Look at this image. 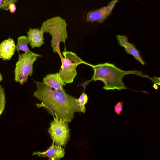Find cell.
Wrapping results in <instances>:
<instances>
[{
  "mask_svg": "<svg viewBox=\"0 0 160 160\" xmlns=\"http://www.w3.org/2000/svg\"><path fill=\"white\" fill-rule=\"evenodd\" d=\"M34 82L37 90L33 96L41 102L36 104L38 108L43 107L50 114H56L59 119L68 123L73 119L75 112L82 113L77 98L67 93L64 88L58 90L52 89L43 82Z\"/></svg>",
  "mask_w": 160,
  "mask_h": 160,
  "instance_id": "cell-1",
  "label": "cell"
},
{
  "mask_svg": "<svg viewBox=\"0 0 160 160\" xmlns=\"http://www.w3.org/2000/svg\"><path fill=\"white\" fill-rule=\"evenodd\" d=\"M93 69L94 74L92 79L82 84L84 88V91L88 84L91 81L100 80L104 84L103 88L106 90L116 89L121 91L126 89L122 78L125 75L132 74L142 77H146L140 71L130 70L125 71L116 67L114 64L106 62L91 66Z\"/></svg>",
  "mask_w": 160,
  "mask_h": 160,
  "instance_id": "cell-2",
  "label": "cell"
},
{
  "mask_svg": "<svg viewBox=\"0 0 160 160\" xmlns=\"http://www.w3.org/2000/svg\"><path fill=\"white\" fill-rule=\"evenodd\" d=\"M67 26L64 19L57 16L44 21L40 28L44 33H49L51 35V42L52 51L58 54L61 60L63 57L60 52V44L61 42H64L68 37Z\"/></svg>",
  "mask_w": 160,
  "mask_h": 160,
  "instance_id": "cell-3",
  "label": "cell"
},
{
  "mask_svg": "<svg viewBox=\"0 0 160 160\" xmlns=\"http://www.w3.org/2000/svg\"><path fill=\"white\" fill-rule=\"evenodd\" d=\"M62 55L64 57L61 60L62 65L58 73L66 84L73 82L77 74L76 68L78 65L81 64L90 66L92 65L82 60L74 52L65 51L62 52Z\"/></svg>",
  "mask_w": 160,
  "mask_h": 160,
  "instance_id": "cell-4",
  "label": "cell"
},
{
  "mask_svg": "<svg viewBox=\"0 0 160 160\" xmlns=\"http://www.w3.org/2000/svg\"><path fill=\"white\" fill-rule=\"evenodd\" d=\"M39 54L29 52L22 54L19 53L18 59L16 63L14 71V80L21 85L26 82L28 77L31 76L33 72V65Z\"/></svg>",
  "mask_w": 160,
  "mask_h": 160,
  "instance_id": "cell-5",
  "label": "cell"
},
{
  "mask_svg": "<svg viewBox=\"0 0 160 160\" xmlns=\"http://www.w3.org/2000/svg\"><path fill=\"white\" fill-rule=\"evenodd\" d=\"M52 116L54 120L50 123L48 132L55 145L65 146L69 139L70 129L68 122L59 119L56 114Z\"/></svg>",
  "mask_w": 160,
  "mask_h": 160,
  "instance_id": "cell-6",
  "label": "cell"
},
{
  "mask_svg": "<svg viewBox=\"0 0 160 160\" xmlns=\"http://www.w3.org/2000/svg\"><path fill=\"white\" fill-rule=\"evenodd\" d=\"M119 0H112L106 6L94 11H90L87 15L86 21L87 22L102 23L111 14L116 4Z\"/></svg>",
  "mask_w": 160,
  "mask_h": 160,
  "instance_id": "cell-7",
  "label": "cell"
},
{
  "mask_svg": "<svg viewBox=\"0 0 160 160\" xmlns=\"http://www.w3.org/2000/svg\"><path fill=\"white\" fill-rule=\"evenodd\" d=\"M53 142L51 146L46 151L34 152L32 155H37L40 157H48L49 160H58L63 157L65 151L61 146L55 145Z\"/></svg>",
  "mask_w": 160,
  "mask_h": 160,
  "instance_id": "cell-8",
  "label": "cell"
},
{
  "mask_svg": "<svg viewBox=\"0 0 160 160\" xmlns=\"http://www.w3.org/2000/svg\"><path fill=\"white\" fill-rule=\"evenodd\" d=\"M14 40L10 38L5 40L0 44V58L4 61L10 60L16 50Z\"/></svg>",
  "mask_w": 160,
  "mask_h": 160,
  "instance_id": "cell-9",
  "label": "cell"
},
{
  "mask_svg": "<svg viewBox=\"0 0 160 160\" xmlns=\"http://www.w3.org/2000/svg\"><path fill=\"white\" fill-rule=\"evenodd\" d=\"M117 38L119 44L124 48L125 51L128 54L132 55L141 64H145L141 57L139 51L133 44L128 42V38L126 36L118 35L117 36Z\"/></svg>",
  "mask_w": 160,
  "mask_h": 160,
  "instance_id": "cell-10",
  "label": "cell"
},
{
  "mask_svg": "<svg viewBox=\"0 0 160 160\" xmlns=\"http://www.w3.org/2000/svg\"><path fill=\"white\" fill-rule=\"evenodd\" d=\"M27 34L29 42L32 48L40 47L44 44V32L41 29L30 28Z\"/></svg>",
  "mask_w": 160,
  "mask_h": 160,
  "instance_id": "cell-11",
  "label": "cell"
},
{
  "mask_svg": "<svg viewBox=\"0 0 160 160\" xmlns=\"http://www.w3.org/2000/svg\"><path fill=\"white\" fill-rule=\"evenodd\" d=\"M43 82L47 86L58 90H61L65 83L60 78L58 73L47 75L43 79Z\"/></svg>",
  "mask_w": 160,
  "mask_h": 160,
  "instance_id": "cell-12",
  "label": "cell"
},
{
  "mask_svg": "<svg viewBox=\"0 0 160 160\" xmlns=\"http://www.w3.org/2000/svg\"><path fill=\"white\" fill-rule=\"evenodd\" d=\"M29 43L27 36L22 35L19 37L17 39V44L16 46L17 51L19 52L22 51L25 53L31 52L29 50L28 44Z\"/></svg>",
  "mask_w": 160,
  "mask_h": 160,
  "instance_id": "cell-13",
  "label": "cell"
},
{
  "mask_svg": "<svg viewBox=\"0 0 160 160\" xmlns=\"http://www.w3.org/2000/svg\"><path fill=\"white\" fill-rule=\"evenodd\" d=\"M77 101L82 110V113H85L86 109L85 106V104L88 101V97L86 94L83 92L78 99Z\"/></svg>",
  "mask_w": 160,
  "mask_h": 160,
  "instance_id": "cell-14",
  "label": "cell"
},
{
  "mask_svg": "<svg viewBox=\"0 0 160 160\" xmlns=\"http://www.w3.org/2000/svg\"><path fill=\"white\" fill-rule=\"evenodd\" d=\"M6 103L4 89L0 84V116L4 111Z\"/></svg>",
  "mask_w": 160,
  "mask_h": 160,
  "instance_id": "cell-15",
  "label": "cell"
},
{
  "mask_svg": "<svg viewBox=\"0 0 160 160\" xmlns=\"http://www.w3.org/2000/svg\"><path fill=\"white\" fill-rule=\"evenodd\" d=\"M18 0H0V9L8 10V7L11 3H16Z\"/></svg>",
  "mask_w": 160,
  "mask_h": 160,
  "instance_id": "cell-16",
  "label": "cell"
},
{
  "mask_svg": "<svg viewBox=\"0 0 160 160\" xmlns=\"http://www.w3.org/2000/svg\"><path fill=\"white\" fill-rule=\"evenodd\" d=\"M123 103L122 102H119L114 107V111L118 115H119L121 114V112L122 110Z\"/></svg>",
  "mask_w": 160,
  "mask_h": 160,
  "instance_id": "cell-17",
  "label": "cell"
},
{
  "mask_svg": "<svg viewBox=\"0 0 160 160\" xmlns=\"http://www.w3.org/2000/svg\"><path fill=\"white\" fill-rule=\"evenodd\" d=\"M8 10L12 13L15 12L16 10V7L15 3H11L10 4L8 7Z\"/></svg>",
  "mask_w": 160,
  "mask_h": 160,
  "instance_id": "cell-18",
  "label": "cell"
},
{
  "mask_svg": "<svg viewBox=\"0 0 160 160\" xmlns=\"http://www.w3.org/2000/svg\"><path fill=\"white\" fill-rule=\"evenodd\" d=\"M3 80V77L1 73L0 72V83Z\"/></svg>",
  "mask_w": 160,
  "mask_h": 160,
  "instance_id": "cell-19",
  "label": "cell"
},
{
  "mask_svg": "<svg viewBox=\"0 0 160 160\" xmlns=\"http://www.w3.org/2000/svg\"><path fill=\"white\" fill-rule=\"evenodd\" d=\"M153 87L155 89H156L157 90L158 88V87L155 84H154L153 85Z\"/></svg>",
  "mask_w": 160,
  "mask_h": 160,
  "instance_id": "cell-20",
  "label": "cell"
}]
</instances>
